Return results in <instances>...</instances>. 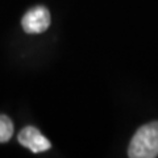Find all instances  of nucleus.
<instances>
[{
  "label": "nucleus",
  "instance_id": "2",
  "mask_svg": "<svg viewBox=\"0 0 158 158\" xmlns=\"http://www.w3.org/2000/svg\"><path fill=\"white\" fill-rule=\"evenodd\" d=\"M50 12L44 6H37L24 15L21 20L23 29L29 34H38L45 32L50 25Z\"/></svg>",
  "mask_w": 158,
  "mask_h": 158
},
{
  "label": "nucleus",
  "instance_id": "1",
  "mask_svg": "<svg viewBox=\"0 0 158 158\" xmlns=\"http://www.w3.org/2000/svg\"><path fill=\"white\" fill-rule=\"evenodd\" d=\"M128 156L131 158L158 157V121H152L137 129L131 140Z\"/></svg>",
  "mask_w": 158,
  "mask_h": 158
},
{
  "label": "nucleus",
  "instance_id": "4",
  "mask_svg": "<svg viewBox=\"0 0 158 158\" xmlns=\"http://www.w3.org/2000/svg\"><path fill=\"white\" fill-rule=\"evenodd\" d=\"M13 135V123L6 115H0V142H7Z\"/></svg>",
  "mask_w": 158,
  "mask_h": 158
},
{
  "label": "nucleus",
  "instance_id": "3",
  "mask_svg": "<svg viewBox=\"0 0 158 158\" xmlns=\"http://www.w3.org/2000/svg\"><path fill=\"white\" fill-rule=\"evenodd\" d=\"M17 140L23 146L28 148L33 153H42L52 148L50 141L34 127H25L21 129L17 135Z\"/></svg>",
  "mask_w": 158,
  "mask_h": 158
}]
</instances>
